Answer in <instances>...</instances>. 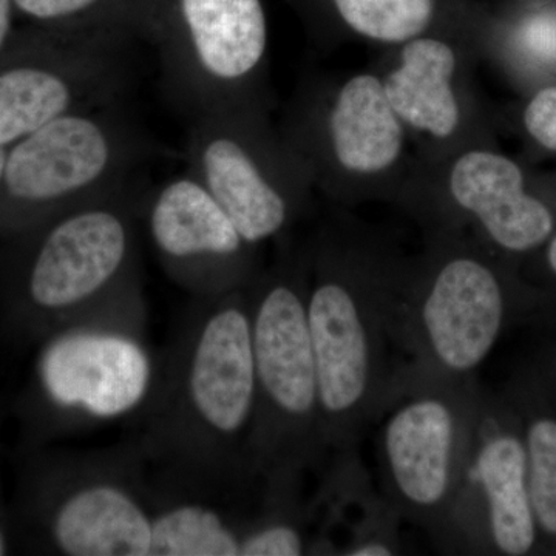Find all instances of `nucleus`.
Returning a JSON list of instances; mask_svg holds the SVG:
<instances>
[{
    "mask_svg": "<svg viewBox=\"0 0 556 556\" xmlns=\"http://www.w3.org/2000/svg\"><path fill=\"white\" fill-rule=\"evenodd\" d=\"M481 397L475 378L402 369L378 419L383 500L437 544L467 467Z\"/></svg>",
    "mask_w": 556,
    "mask_h": 556,
    "instance_id": "nucleus-8",
    "label": "nucleus"
},
{
    "mask_svg": "<svg viewBox=\"0 0 556 556\" xmlns=\"http://www.w3.org/2000/svg\"><path fill=\"white\" fill-rule=\"evenodd\" d=\"M38 345L25 397L31 447L54 434L138 420L155 393L161 351L150 346L146 324L78 325Z\"/></svg>",
    "mask_w": 556,
    "mask_h": 556,
    "instance_id": "nucleus-9",
    "label": "nucleus"
},
{
    "mask_svg": "<svg viewBox=\"0 0 556 556\" xmlns=\"http://www.w3.org/2000/svg\"><path fill=\"white\" fill-rule=\"evenodd\" d=\"M0 427H2V413H0ZM16 548L13 515H11V506L3 496L2 478H0V556L13 554Z\"/></svg>",
    "mask_w": 556,
    "mask_h": 556,
    "instance_id": "nucleus-24",
    "label": "nucleus"
},
{
    "mask_svg": "<svg viewBox=\"0 0 556 556\" xmlns=\"http://www.w3.org/2000/svg\"><path fill=\"white\" fill-rule=\"evenodd\" d=\"M308 324L331 459L357 455L404 367L397 316L409 257L346 212L308 244Z\"/></svg>",
    "mask_w": 556,
    "mask_h": 556,
    "instance_id": "nucleus-2",
    "label": "nucleus"
},
{
    "mask_svg": "<svg viewBox=\"0 0 556 556\" xmlns=\"http://www.w3.org/2000/svg\"><path fill=\"white\" fill-rule=\"evenodd\" d=\"M112 159V139L98 121L65 113L7 153L3 185L20 203H58L94 188Z\"/></svg>",
    "mask_w": 556,
    "mask_h": 556,
    "instance_id": "nucleus-15",
    "label": "nucleus"
},
{
    "mask_svg": "<svg viewBox=\"0 0 556 556\" xmlns=\"http://www.w3.org/2000/svg\"><path fill=\"white\" fill-rule=\"evenodd\" d=\"M0 320L28 343L97 321L148 325L129 208L83 201L47 226L7 291Z\"/></svg>",
    "mask_w": 556,
    "mask_h": 556,
    "instance_id": "nucleus-5",
    "label": "nucleus"
},
{
    "mask_svg": "<svg viewBox=\"0 0 556 556\" xmlns=\"http://www.w3.org/2000/svg\"><path fill=\"white\" fill-rule=\"evenodd\" d=\"M525 445L536 529L556 538V419L535 417L527 427Z\"/></svg>",
    "mask_w": 556,
    "mask_h": 556,
    "instance_id": "nucleus-21",
    "label": "nucleus"
},
{
    "mask_svg": "<svg viewBox=\"0 0 556 556\" xmlns=\"http://www.w3.org/2000/svg\"><path fill=\"white\" fill-rule=\"evenodd\" d=\"M201 67L228 84L257 79L268 53V21L260 0H181Z\"/></svg>",
    "mask_w": 556,
    "mask_h": 556,
    "instance_id": "nucleus-17",
    "label": "nucleus"
},
{
    "mask_svg": "<svg viewBox=\"0 0 556 556\" xmlns=\"http://www.w3.org/2000/svg\"><path fill=\"white\" fill-rule=\"evenodd\" d=\"M525 439L501 431L481 397L463 481L438 546L473 554L485 540L504 555H526L536 541Z\"/></svg>",
    "mask_w": 556,
    "mask_h": 556,
    "instance_id": "nucleus-13",
    "label": "nucleus"
},
{
    "mask_svg": "<svg viewBox=\"0 0 556 556\" xmlns=\"http://www.w3.org/2000/svg\"><path fill=\"white\" fill-rule=\"evenodd\" d=\"M521 123L540 148L556 152V84L535 91L522 110Z\"/></svg>",
    "mask_w": 556,
    "mask_h": 556,
    "instance_id": "nucleus-22",
    "label": "nucleus"
},
{
    "mask_svg": "<svg viewBox=\"0 0 556 556\" xmlns=\"http://www.w3.org/2000/svg\"><path fill=\"white\" fill-rule=\"evenodd\" d=\"M255 412L248 287L192 298L161 351L155 393L134 431L150 468L230 503L258 493L249 470Z\"/></svg>",
    "mask_w": 556,
    "mask_h": 556,
    "instance_id": "nucleus-1",
    "label": "nucleus"
},
{
    "mask_svg": "<svg viewBox=\"0 0 556 556\" xmlns=\"http://www.w3.org/2000/svg\"><path fill=\"white\" fill-rule=\"evenodd\" d=\"M148 228L164 269L192 298L247 288L258 274L255 248L195 179H174L160 190Z\"/></svg>",
    "mask_w": 556,
    "mask_h": 556,
    "instance_id": "nucleus-14",
    "label": "nucleus"
},
{
    "mask_svg": "<svg viewBox=\"0 0 556 556\" xmlns=\"http://www.w3.org/2000/svg\"><path fill=\"white\" fill-rule=\"evenodd\" d=\"M479 50L515 83L556 78V0H540L510 17L478 25Z\"/></svg>",
    "mask_w": 556,
    "mask_h": 556,
    "instance_id": "nucleus-18",
    "label": "nucleus"
},
{
    "mask_svg": "<svg viewBox=\"0 0 556 556\" xmlns=\"http://www.w3.org/2000/svg\"><path fill=\"white\" fill-rule=\"evenodd\" d=\"M308 248L281 252L248 287L257 412L249 470L260 495H302L328 457L308 324Z\"/></svg>",
    "mask_w": 556,
    "mask_h": 556,
    "instance_id": "nucleus-3",
    "label": "nucleus"
},
{
    "mask_svg": "<svg viewBox=\"0 0 556 556\" xmlns=\"http://www.w3.org/2000/svg\"><path fill=\"white\" fill-rule=\"evenodd\" d=\"M547 241H548L547 254H546L547 265H548V268L552 269V273H554L556 276V236L551 237V239H548Z\"/></svg>",
    "mask_w": 556,
    "mask_h": 556,
    "instance_id": "nucleus-26",
    "label": "nucleus"
},
{
    "mask_svg": "<svg viewBox=\"0 0 556 556\" xmlns=\"http://www.w3.org/2000/svg\"><path fill=\"white\" fill-rule=\"evenodd\" d=\"M152 468L137 434L84 450L31 447L11 504L16 547L60 556H150Z\"/></svg>",
    "mask_w": 556,
    "mask_h": 556,
    "instance_id": "nucleus-4",
    "label": "nucleus"
},
{
    "mask_svg": "<svg viewBox=\"0 0 556 556\" xmlns=\"http://www.w3.org/2000/svg\"><path fill=\"white\" fill-rule=\"evenodd\" d=\"M394 206L422 230H459L508 254L535 251L555 230L554 212L527 188L525 170L492 142L413 160Z\"/></svg>",
    "mask_w": 556,
    "mask_h": 556,
    "instance_id": "nucleus-10",
    "label": "nucleus"
},
{
    "mask_svg": "<svg viewBox=\"0 0 556 556\" xmlns=\"http://www.w3.org/2000/svg\"><path fill=\"white\" fill-rule=\"evenodd\" d=\"M5 166H7V152L3 150V146H0V185L3 182V177H5Z\"/></svg>",
    "mask_w": 556,
    "mask_h": 556,
    "instance_id": "nucleus-27",
    "label": "nucleus"
},
{
    "mask_svg": "<svg viewBox=\"0 0 556 556\" xmlns=\"http://www.w3.org/2000/svg\"><path fill=\"white\" fill-rule=\"evenodd\" d=\"M329 5L345 40L386 49L427 33L475 25L450 20L444 0H329Z\"/></svg>",
    "mask_w": 556,
    "mask_h": 556,
    "instance_id": "nucleus-19",
    "label": "nucleus"
},
{
    "mask_svg": "<svg viewBox=\"0 0 556 556\" xmlns=\"http://www.w3.org/2000/svg\"><path fill=\"white\" fill-rule=\"evenodd\" d=\"M72 87L56 73L21 67L0 75V146L28 137L65 115Z\"/></svg>",
    "mask_w": 556,
    "mask_h": 556,
    "instance_id": "nucleus-20",
    "label": "nucleus"
},
{
    "mask_svg": "<svg viewBox=\"0 0 556 556\" xmlns=\"http://www.w3.org/2000/svg\"><path fill=\"white\" fill-rule=\"evenodd\" d=\"M481 60L478 24L427 33L390 47L376 62L383 91L404 124L415 159H444L490 141L484 109L475 89Z\"/></svg>",
    "mask_w": 556,
    "mask_h": 556,
    "instance_id": "nucleus-11",
    "label": "nucleus"
},
{
    "mask_svg": "<svg viewBox=\"0 0 556 556\" xmlns=\"http://www.w3.org/2000/svg\"><path fill=\"white\" fill-rule=\"evenodd\" d=\"M16 5L38 20H56L89 9L97 0H14Z\"/></svg>",
    "mask_w": 556,
    "mask_h": 556,
    "instance_id": "nucleus-23",
    "label": "nucleus"
},
{
    "mask_svg": "<svg viewBox=\"0 0 556 556\" xmlns=\"http://www.w3.org/2000/svg\"><path fill=\"white\" fill-rule=\"evenodd\" d=\"M10 30V0H0V47L5 42Z\"/></svg>",
    "mask_w": 556,
    "mask_h": 556,
    "instance_id": "nucleus-25",
    "label": "nucleus"
},
{
    "mask_svg": "<svg viewBox=\"0 0 556 556\" xmlns=\"http://www.w3.org/2000/svg\"><path fill=\"white\" fill-rule=\"evenodd\" d=\"M150 556H240L248 515L152 471Z\"/></svg>",
    "mask_w": 556,
    "mask_h": 556,
    "instance_id": "nucleus-16",
    "label": "nucleus"
},
{
    "mask_svg": "<svg viewBox=\"0 0 556 556\" xmlns=\"http://www.w3.org/2000/svg\"><path fill=\"white\" fill-rule=\"evenodd\" d=\"M285 139L340 208L394 204L415 160L375 67L308 87Z\"/></svg>",
    "mask_w": 556,
    "mask_h": 556,
    "instance_id": "nucleus-7",
    "label": "nucleus"
},
{
    "mask_svg": "<svg viewBox=\"0 0 556 556\" xmlns=\"http://www.w3.org/2000/svg\"><path fill=\"white\" fill-rule=\"evenodd\" d=\"M490 251L459 230H424L422 252L409 257L397 316L404 371L475 378L508 314L506 281Z\"/></svg>",
    "mask_w": 556,
    "mask_h": 556,
    "instance_id": "nucleus-6",
    "label": "nucleus"
},
{
    "mask_svg": "<svg viewBox=\"0 0 556 556\" xmlns=\"http://www.w3.org/2000/svg\"><path fill=\"white\" fill-rule=\"evenodd\" d=\"M201 166L203 185L251 247L283 236L308 207V167L252 104L204 146Z\"/></svg>",
    "mask_w": 556,
    "mask_h": 556,
    "instance_id": "nucleus-12",
    "label": "nucleus"
}]
</instances>
